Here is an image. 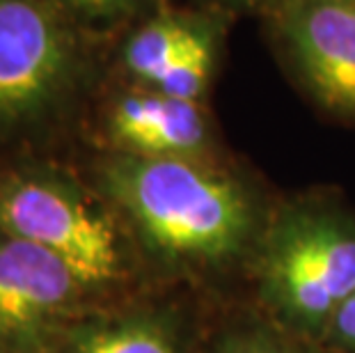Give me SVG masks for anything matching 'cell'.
<instances>
[{
    "label": "cell",
    "instance_id": "obj_4",
    "mask_svg": "<svg viewBox=\"0 0 355 353\" xmlns=\"http://www.w3.org/2000/svg\"><path fill=\"white\" fill-rule=\"evenodd\" d=\"M80 46L51 0H0V126L44 115L71 87Z\"/></svg>",
    "mask_w": 355,
    "mask_h": 353
},
{
    "label": "cell",
    "instance_id": "obj_10",
    "mask_svg": "<svg viewBox=\"0 0 355 353\" xmlns=\"http://www.w3.org/2000/svg\"><path fill=\"white\" fill-rule=\"evenodd\" d=\"M216 60L218 33L211 24H204L200 33L195 35V40L188 44V49L175 62V67L165 74V78L154 89L177 96V99L200 101V96L207 92L211 76H214Z\"/></svg>",
    "mask_w": 355,
    "mask_h": 353
},
{
    "label": "cell",
    "instance_id": "obj_13",
    "mask_svg": "<svg viewBox=\"0 0 355 353\" xmlns=\"http://www.w3.org/2000/svg\"><path fill=\"white\" fill-rule=\"evenodd\" d=\"M214 3L230 7V10H254V7H275L282 3V0H214Z\"/></svg>",
    "mask_w": 355,
    "mask_h": 353
},
{
    "label": "cell",
    "instance_id": "obj_1",
    "mask_svg": "<svg viewBox=\"0 0 355 353\" xmlns=\"http://www.w3.org/2000/svg\"><path fill=\"white\" fill-rule=\"evenodd\" d=\"M103 186L147 243L172 259H227L252 230L243 184L202 159L117 154L103 165Z\"/></svg>",
    "mask_w": 355,
    "mask_h": 353
},
{
    "label": "cell",
    "instance_id": "obj_11",
    "mask_svg": "<svg viewBox=\"0 0 355 353\" xmlns=\"http://www.w3.org/2000/svg\"><path fill=\"white\" fill-rule=\"evenodd\" d=\"M69 19L83 21H119L138 12L142 0H51Z\"/></svg>",
    "mask_w": 355,
    "mask_h": 353
},
{
    "label": "cell",
    "instance_id": "obj_12",
    "mask_svg": "<svg viewBox=\"0 0 355 353\" xmlns=\"http://www.w3.org/2000/svg\"><path fill=\"white\" fill-rule=\"evenodd\" d=\"M326 333L332 337L335 344L355 353V291L337 310V314L330 321V326L326 328Z\"/></svg>",
    "mask_w": 355,
    "mask_h": 353
},
{
    "label": "cell",
    "instance_id": "obj_6",
    "mask_svg": "<svg viewBox=\"0 0 355 353\" xmlns=\"http://www.w3.org/2000/svg\"><path fill=\"white\" fill-rule=\"evenodd\" d=\"M85 284L44 248L0 234V351L40 349Z\"/></svg>",
    "mask_w": 355,
    "mask_h": 353
},
{
    "label": "cell",
    "instance_id": "obj_2",
    "mask_svg": "<svg viewBox=\"0 0 355 353\" xmlns=\"http://www.w3.org/2000/svg\"><path fill=\"white\" fill-rule=\"evenodd\" d=\"M261 294L282 319L326 330L355 291V221L337 209H289L261 252Z\"/></svg>",
    "mask_w": 355,
    "mask_h": 353
},
{
    "label": "cell",
    "instance_id": "obj_9",
    "mask_svg": "<svg viewBox=\"0 0 355 353\" xmlns=\"http://www.w3.org/2000/svg\"><path fill=\"white\" fill-rule=\"evenodd\" d=\"M69 353H177L170 333L152 319H124L89 330Z\"/></svg>",
    "mask_w": 355,
    "mask_h": 353
},
{
    "label": "cell",
    "instance_id": "obj_5",
    "mask_svg": "<svg viewBox=\"0 0 355 353\" xmlns=\"http://www.w3.org/2000/svg\"><path fill=\"white\" fill-rule=\"evenodd\" d=\"M273 12L303 85L326 108L355 117V0H282Z\"/></svg>",
    "mask_w": 355,
    "mask_h": 353
},
{
    "label": "cell",
    "instance_id": "obj_8",
    "mask_svg": "<svg viewBox=\"0 0 355 353\" xmlns=\"http://www.w3.org/2000/svg\"><path fill=\"white\" fill-rule=\"evenodd\" d=\"M204 24L207 21L181 14H163L149 19L147 24L135 28L124 44L122 60L126 71L154 89L175 67Z\"/></svg>",
    "mask_w": 355,
    "mask_h": 353
},
{
    "label": "cell",
    "instance_id": "obj_3",
    "mask_svg": "<svg viewBox=\"0 0 355 353\" xmlns=\"http://www.w3.org/2000/svg\"><path fill=\"white\" fill-rule=\"evenodd\" d=\"M0 234L35 243L62 259L85 287L119 271L117 236L76 186L44 172H21L0 184Z\"/></svg>",
    "mask_w": 355,
    "mask_h": 353
},
{
    "label": "cell",
    "instance_id": "obj_7",
    "mask_svg": "<svg viewBox=\"0 0 355 353\" xmlns=\"http://www.w3.org/2000/svg\"><path fill=\"white\" fill-rule=\"evenodd\" d=\"M108 133L119 154L147 159H202L209 147L200 101L156 89L119 96L108 110Z\"/></svg>",
    "mask_w": 355,
    "mask_h": 353
},
{
    "label": "cell",
    "instance_id": "obj_14",
    "mask_svg": "<svg viewBox=\"0 0 355 353\" xmlns=\"http://www.w3.org/2000/svg\"><path fill=\"white\" fill-rule=\"evenodd\" d=\"M227 353H293L286 349L273 347V344H263V342H248V344H239V347L230 349Z\"/></svg>",
    "mask_w": 355,
    "mask_h": 353
}]
</instances>
